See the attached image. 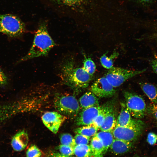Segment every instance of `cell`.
Returning a JSON list of instances; mask_svg holds the SVG:
<instances>
[{
    "label": "cell",
    "mask_w": 157,
    "mask_h": 157,
    "mask_svg": "<svg viewBox=\"0 0 157 157\" xmlns=\"http://www.w3.org/2000/svg\"><path fill=\"white\" fill-rule=\"evenodd\" d=\"M59 75L64 84L74 89L88 87L93 76L83 67H77L72 56L63 59L59 65Z\"/></svg>",
    "instance_id": "cell-1"
},
{
    "label": "cell",
    "mask_w": 157,
    "mask_h": 157,
    "mask_svg": "<svg viewBox=\"0 0 157 157\" xmlns=\"http://www.w3.org/2000/svg\"><path fill=\"white\" fill-rule=\"evenodd\" d=\"M42 102L37 97H27L0 104V123L17 115L37 110Z\"/></svg>",
    "instance_id": "cell-2"
},
{
    "label": "cell",
    "mask_w": 157,
    "mask_h": 157,
    "mask_svg": "<svg viewBox=\"0 0 157 157\" xmlns=\"http://www.w3.org/2000/svg\"><path fill=\"white\" fill-rule=\"evenodd\" d=\"M56 44L49 34L46 25L42 24L35 33L32 45L28 53L20 60L23 61L46 56Z\"/></svg>",
    "instance_id": "cell-3"
},
{
    "label": "cell",
    "mask_w": 157,
    "mask_h": 157,
    "mask_svg": "<svg viewBox=\"0 0 157 157\" xmlns=\"http://www.w3.org/2000/svg\"><path fill=\"white\" fill-rule=\"evenodd\" d=\"M25 25L18 17L0 14V33L12 38L19 37L26 31Z\"/></svg>",
    "instance_id": "cell-4"
},
{
    "label": "cell",
    "mask_w": 157,
    "mask_h": 157,
    "mask_svg": "<svg viewBox=\"0 0 157 157\" xmlns=\"http://www.w3.org/2000/svg\"><path fill=\"white\" fill-rule=\"evenodd\" d=\"M145 126L143 122L138 119L134 124L129 126H116L112 133L114 138L133 143L142 134Z\"/></svg>",
    "instance_id": "cell-5"
},
{
    "label": "cell",
    "mask_w": 157,
    "mask_h": 157,
    "mask_svg": "<svg viewBox=\"0 0 157 157\" xmlns=\"http://www.w3.org/2000/svg\"><path fill=\"white\" fill-rule=\"evenodd\" d=\"M54 103L56 109L64 115L75 117L79 113V104L73 96L58 94L54 99Z\"/></svg>",
    "instance_id": "cell-6"
},
{
    "label": "cell",
    "mask_w": 157,
    "mask_h": 157,
    "mask_svg": "<svg viewBox=\"0 0 157 157\" xmlns=\"http://www.w3.org/2000/svg\"><path fill=\"white\" fill-rule=\"evenodd\" d=\"M146 69L132 70L113 67L108 69L104 77L114 88H116L119 86L128 79L144 72Z\"/></svg>",
    "instance_id": "cell-7"
},
{
    "label": "cell",
    "mask_w": 157,
    "mask_h": 157,
    "mask_svg": "<svg viewBox=\"0 0 157 157\" xmlns=\"http://www.w3.org/2000/svg\"><path fill=\"white\" fill-rule=\"evenodd\" d=\"M124 96L126 107L131 115L138 119L144 117L147 110L144 99L136 94L128 91L124 92Z\"/></svg>",
    "instance_id": "cell-8"
},
{
    "label": "cell",
    "mask_w": 157,
    "mask_h": 157,
    "mask_svg": "<svg viewBox=\"0 0 157 157\" xmlns=\"http://www.w3.org/2000/svg\"><path fill=\"white\" fill-rule=\"evenodd\" d=\"M55 3L84 16L91 9L95 0H51Z\"/></svg>",
    "instance_id": "cell-9"
},
{
    "label": "cell",
    "mask_w": 157,
    "mask_h": 157,
    "mask_svg": "<svg viewBox=\"0 0 157 157\" xmlns=\"http://www.w3.org/2000/svg\"><path fill=\"white\" fill-rule=\"evenodd\" d=\"M114 87L105 77L97 79L91 86V92L99 98H108L113 96L115 92Z\"/></svg>",
    "instance_id": "cell-10"
},
{
    "label": "cell",
    "mask_w": 157,
    "mask_h": 157,
    "mask_svg": "<svg viewBox=\"0 0 157 157\" xmlns=\"http://www.w3.org/2000/svg\"><path fill=\"white\" fill-rule=\"evenodd\" d=\"M114 102L112 101L102 105L105 111V117L100 128L101 131L113 132L116 126L115 109Z\"/></svg>",
    "instance_id": "cell-11"
},
{
    "label": "cell",
    "mask_w": 157,
    "mask_h": 157,
    "mask_svg": "<svg viewBox=\"0 0 157 157\" xmlns=\"http://www.w3.org/2000/svg\"><path fill=\"white\" fill-rule=\"evenodd\" d=\"M66 118L65 115L56 112H46L42 117L44 125L55 134L57 133L60 126Z\"/></svg>",
    "instance_id": "cell-12"
},
{
    "label": "cell",
    "mask_w": 157,
    "mask_h": 157,
    "mask_svg": "<svg viewBox=\"0 0 157 157\" xmlns=\"http://www.w3.org/2000/svg\"><path fill=\"white\" fill-rule=\"evenodd\" d=\"M101 109V106L99 105L83 110L76 117L75 123L78 126H85L92 124Z\"/></svg>",
    "instance_id": "cell-13"
},
{
    "label": "cell",
    "mask_w": 157,
    "mask_h": 157,
    "mask_svg": "<svg viewBox=\"0 0 157 157\" xmlns=\"http://www.w3.org/2000/svg\"><path fill=\"white\" fill-rule=\"evenodd\" d=\"M28 141V134L25 131L23 130L18 131L13 137L11 144L14 150L20 151L25 148Z\"/></svg>",
    "instance_id": "cell-14"
},
{
    "label": "cell",
    "mask_w": 157,
    "mask_h": 157,
    "mask_svg": "<svg viewBox=\"0 0 157 157\" xmlns=\"http://www.w3.org/2000/svg\"><path fill=\"white\" fill-rule=\"evenodd\" d=\"M121 111L116 120V126H125L134 124L137 119L132 118L126 104L121 102Z\"/></svg>",
    "instance_id": "cell-15"
},
{
    "label": "cell",
    "mask_w": 157,
    "mask_h": 157,
    "mask_svg": "<svg viewBox=\"0 0 157 157\" xmlns=\"http://www.w3.org/2000/svg\"><path fill=\"white\" fill-rule=\"evenodd\" d=\"M133 145L132 142L114 138L109 148L113 154L117 155H121L130 151Z\"/></svg>",
    "instance_id": "cell-16"
},
{
    "label": "cell",
    "mask_w": 157,
    "mask_h": 157,
    "mask_svg": "<svg viewBox=\"0 0 157 157\" xmlns=\"http://www.w3.org/2000/svg\"><path fill=\"white\" fill-rule=\"evenodd\" d=\"M80 107L83 110L99 106V99L92 92H88L80 97L79 100Z\"/></svg>",
    "instance_id": "cell-17"
},
{
    "label": "cell",
    "mask_w": 157,
    "mask_h": 157,
    "mask_svg": "<svg viewBox=\"0 0 157 157\" xmlns=\"http://www.w3.org/2000/svg\"><path fill=\"white\" fill-rule=\"evenodd\" d=\"M90 153L89 157H103L105 154L103 144L101 140L94 135L91 140Z\"/></svg>",
    "instance_id": "cell-18"
},
{
    "label": "cell",
    "mask_w": 157,
    "mask_h": 157,
    "mask_svg": "<svg viewBox=\"0 0 157 157\" xmlns=\"http://www.w3.org/2000/svg\"><path fill=\"white\" fill-rule=\"evenodd\" d=\"M141 88L150 101L157 104V88L154 85L147 82L140 83Z\"/></svg>",
    "instance_id": "cell-19"
},
{
    "label": "cell",
    "mask_w": 157,
    "mask_h": 157,
    "mask_svg": "<svg viewBox=\"0 0 157 157\" xmlns=\"http://www.w3.org/2000/svg\"><path fill=\"white\" fill-rule=\"evenodd\" d=\"M101 141L104 146L105 153L109 148L114 139L112 132L101 131L95 135Z\"/></svg>",
    "instance_id": "cell-20"
},
{
    "label": "cell",
    "mask_w": 157,
    "mask_h": 157,
    "mask_svg": "<svg viewBox=\"0 0 157 157\" xmlns=\"http://www.w3.org/2000/svg\"><path fill=\"white\" fill-rule=\"evenodd\" d=\"M98 129L92 124L78 128L75 129V132L76 134H80L90 138L96 134Z\"/></svg>",
    "instance_id": "cell-21"
},
{
    "label": "cell",
    "mask_w": 157,
    "mask_h": 157,
    "mask_svg": "<svg viewBox=\"0 0 157 157\" xmlns=\"http://www.w3.org/2000/svg\"><path fill=\"white\" fill-rule=\"evenodd\" d=\"M119 55V53L114 51L109 57L106 53L101 56L100 58V62L102 66L104 68L109 69L113 67V60Z\"/></svg>",
    "instance_id": "cell-22"
},
{
    "label": "cell",
    "mask_w": 157,
    "mask_h": 157,
    "mask_svg": "<svg viewBox=\"0 0 157 157\" xmlns=\"http://www.w3.org/2000/svg\"><path fill=\"white\" fill-rule=\"evenodd\" d=\"M90 147L88 144L76 145L74 147V153L77 157H89Z\"/></svg>",
    "instance_id": "cell-23"
},
{
    "label": "cell",
    "mask_w": 157,
    "mask_h": 157,
    "mask_svg": "<svg viewBox=\"0 0 157 157\" xmlns=\"http://www.w3.org/2000/svg\"><path fill=\"white\" fill-rule=\"evenodd\" d=\"M84 56L83 67L88 73L93 76L96 70L95 64L91 58L87 57L85 55Z\"/></svg>",
    "instance_id": "cell-24"
},
{
    "label": "cell",
    "mask_w": 157,
    "mask_h": 157,
    "mask_svg": "<svg viewBox=\"0 0 157 157\" xmlns=\"http://www.w3.org/2000/svg\"><path fill=\"white\" fill-rule=\"evenodd\" d=\"M61 143L62 145L74 147L76 145L74 138L68 133H63L60 137Z\"/></svg>",
    "instance_id": "cell-25"
},
{
    "label": "cell",
    "mask_w": 157,
    "mask_h": 157,
    "mask_svg": "<svg viewBox=\"0 0 157 157\" xmlns=\"http://www.w3.org/2000/svg\"><path fill=\"white\" fill-rule=\"evenodd\" d=\"M26 157H41L42 153L40 150L35 145H31L27 150Z\"/></svg>",
    "instance_id": "cell-26"
},
{
    "label": "cell",
    "mask_w": 157,
    "mask_h": 157,
    "mask_svg": "<svg viewBox=\"0 0 157 157\" xmlns=\"http://www.w3.org/2000/svg\"><path fill=\"white\" fill-rule=\"evenodd\" d=\"M104 117L105 111L102 105L101 106L100 112L94 119L92 124L98 129H100L103 122Z\"/></svg>",
    "instance_id": "cell-27"
},
{
    "label": "cell",
    "mask_w": 157,
    "mask_h": 157,
    "mask_svg": "<svg viewBox=\"0 0 157 157\" xmlns=\"http://www.w3.org/2000/svg\"><path fill=\"white\" fill-rule=\"evenodd\" d=\"M58 149L63 155L70 156L74 154V147H72L61 144L58 147Z\"/></svg>",
    "instance_id": "cell-28"
},
{
    "label": "cell",
    "mask_w": 157,
    "mask_h": 157,
    "mask_svg": "<svg viewBox=\"0 0 157 157\" xmlns=\"http://www.w3.org/2000/svg\"><path fill=\"white\" fill-rule=\"evenodd\" d=\"M90 138L80 134H76L74 139L76 145L87 144L89 142Z\"/></svg>",
    "instance_id": "cell-29"
},
{
    "label": "cell",
    "mask_w": 157,
    "mask_h": 157,
    "mask_svg": "<svg viewBox=\"0 0 157 157\" xmlns=\"http://www.w3.org/2000/svg\"><path fill=\"white\" fill-rule=\"evenodd\" d=\"M147 142L151 145L155 144L157 141V135L153 132L149 133L147 135Z\"/></svg>",
    "instance_id": "cell-30"
},
{
    "label": "cell",
    "mask_w": 157,
    "mask_h": 157,
    "mask_svg": "<svg viewBox=\"0 0 157 157\" xmlns=\"http://www.w3.org/2000/svg\"><path fill=\"white\" fill-rule=\"evenodd\" d=\"M8 83V78L3 71L0 68V86H5Z\"/></svg>",
    "instance_id": "cell-31"
},
{
    "label": "cell",
    "mask_w": 157,
    "mask_h": 157,
    "mask_svg": "<svg viewBox=\"0 0 157 157\" xmlns=\"http://www.w3.org/2000/svg\"><path fill=\"white\" fill-rule=\"evenodd\" d=\"M151 64L153 71L157 74V57L155 56L151 60Z\"/></svg>",
    "instance_id": "cell-32"
},
{
    "label": "cell",
    "mask_w": 157,
    "mask_h": 157,
    "mask_svg": "<svg viewBox=\"0 0 157 157\" xmlns=\"http://www.w3.org/2000/svg\"><path fill=\"white\" fill-rule=\"evenodd\" d=\"M146 38L149 40L157 42V32L149 34L147 36Z\"/></svg>",
    "instance_id": "cell-33"
},
{
    "label": "cell",
    "mask_w": 157,
    "mask_h": 157,
    "mask_svg": "<svg viewBox=\"0 0 157 157\" xmlns=\"http://www.w3.org/2000/svg\"><path fill=\"white\" fill-rule=\"evenodd\" d=\"M151 114L157 123V105L155 106L152 109Z\"/></svg>",
    "instance_id": "cell-34"
},
{
    "label": "cell",
    "mask_w": 157,
    "mask_h": 157,
    "mask_svg": "<svg viewBox=\"0 0 157 157\" xmlns=\"http://www.w3.org/2000/svg\"><path fill=\"white\" fill-rule=\"evenodd\" d=\"M139 3L146 4L151 2L153 0H133Z\"/></svg>",
    "instance_id": "cell-35"
},
{
    "label": "cell",
    "mask_w": 157,
    "mask_h": 157,
    "mask_svg": "<svg viewBox=\"0 0 157 157\" xmlns=\"http://www.w3.org/2000/svg\"><path fill=\"white\" fill-rule=\"evenodd\" d=\"M50 157H72L71 156H67L61 154L60 153L58 152H53L51 153Z\"/></svg>",
    "instance_id": "cell-36"
},
{
    "label": "cell",
    "mask_w": 157,
    "mask_h": 157,
    "mask_svg": "<svg viewBox=\"0 0 157 157\" xmlns=\"http://www.w3.org/2000/svg\"></svg>",
    "instance_id": "cell-37"
}]
</instances>
